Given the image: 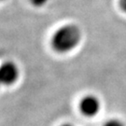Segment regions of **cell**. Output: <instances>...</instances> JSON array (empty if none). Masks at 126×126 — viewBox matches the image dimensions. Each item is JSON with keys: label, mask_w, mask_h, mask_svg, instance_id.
<instances>
[{"label": "cell", "mask_w": 126, "mask_h": 126, "mask_svg": "<svg viewBox=\"0 0 126 126\" xmlns=\"http://www.w3.org/2000/svg\"><path fill=\"white\" fill-rule=\"evenodd\" d=\"M20 76L18 65L14 62L7 61L0 65V84L9 86L14 84Z\"/></svg>", "instance_id": "7a4b0ae2"}, {"label": "cell", "mask_w": 126, "mask_h": 126, "mask_svg": "<svg viewBox=\"0 0 126 126\" xmlns=\"http://www.w3.org/2000/svg\"><path fill=\"white\" fill-rule=\"evenodd\" d=\"M81 40V31L75 24H66L54 33L51 45L59 53H66L73 50Z\"/></svg>", "instance_id": "6da1fadb"}, {"label": "cell", "mask_w": 126, "mask_h": 126, "mask_svg": "<svg viewBox=\"0 0 126 126\" xmlns=\"http://www.w3.org/2000/svg\"><path fill=\"white\" fill-rule=\"evenodd\" d=\"M50 0H30L31 4L34 6V7H37V8H40V7H43L45 6Z\"/></svg>", "instance_id": "277c9868"}, {"label": "cell", "mask_w": 126, "mask_h": 126, "mask_svg": "<svg viewBox=\"0 0 126 126\" xmlns=\"http://www.w3.org/2000/svg\"><path fill=\"white\" fill-rule=\"evenodd\" d=\"M104 126H125L123 123H122L121 121H119V120H110V121H108L106 124Z\"/></svg>", "instance_id": "5b68a950"}, {"label": "cell", "mask_w": 126, "mask_h": 126, "mask_svg": "<svg viewBox=\"0 0 126 126\" xmlns=\"http://www.w3.org/2000/svg\"><path fill=\"white\" fill-rule=\"evenodd\" d=\"M120 5H121V8H122V9L126 13V0H121Z\"/></svg>", "instance_id": "8992f818"}, {"label": "cell", "mask_w": 126, "mask_h": 126, "mask_svg": "<svg viewBox=\"0 0 126 126\" xmlns=\"http://www.w3.org/2000/svg\"><path fill=\"white\" fill-rule=\"evenodd\" d=\"M101 108L99 99L94 95L89 94L83 97L79 104V109L83 115L87 117H94L97 115Z\"/></svg>", "instance_id": "3957f363"}, {"label": "cell", "mask_w": 126, "mask_h": 126, "mask_svg": "<svg viewBox=\"0 0 126 126\" xmlns=\"http://www.w3.org/2000/svg\"><path fill=\"white\" fill-rule=\"evenodd\" d=\"M1 1H4V0H0V2H1Z\"/></svg>", "instance_id": "ba28073f"}, {"label": "cell", "mask_w": 126, "mask_h": 126, "mask_svg": "<svg viewBox=\"0 0 126 126\" xmlns=\"http://www.w3.org/2000/svg\"><path fill=\"white\" fill-rule=\"evenodd\" d=\"M63 126H73L72 124H69V123H66V124H63Z\"/></svg>", "instance_id": "52a82bcc"}]
</instances>
